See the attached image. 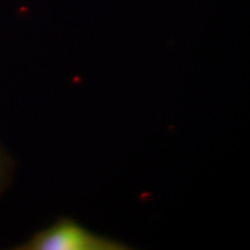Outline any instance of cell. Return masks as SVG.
Listing matches in <instances>:
<instances>
[{
	"label": "cell",
	"mask_w": 250,
	"mask_h": 250,
	"mask_svg": "<svg viewBox=\"0 0 250 250\" xmlns=\"http://www.w3.org/2000/svg\"><path fill=\"white\" fill-rule=\"evenodd\" d=\"M15 250H125L123 242L90 232L71 218L62 217L51 226L33 234Z\"/></svg>",
	"instance_id": "6da1fadb"
},
{
	"label": "cell",
	"mask_w": 250,
	"mask_h": 250,
	"mask_svg": "<svg viewBox=\"0 0 250 250\" xmlns=\"http://www.w3.org/2000/svg\"><path fill=\"white\" fill-rule=\"evenodd\" d=\"M13 161L0 145V193L4 192L11 184L12 177H13Z\"/></svg>",
	"instance_id": "7a4b0ae2"
}]
</instances>
